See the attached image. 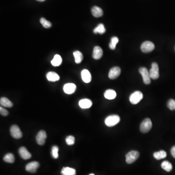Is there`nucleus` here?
<instances>
[{
  "instance_id": "1",
  "label": "nucleus",
  "mask_w": 175,
  "mask_h": 175,
  "mask_svg": "<svg viewBox=\"0 0 175 175\" xmlns=\"http://www.w3.org/2000/svg\"><path fill=\"white\" fill-rule=\"evenodd\" d=\"M120 121V118L117 115H111L107 117L105 119V124L107 126L112 127L118 124Z\"/></svg>"
},
{
  "instance_id": "34",
  "label": "nucleus",
  "mask_w": 175,
  "mask_h": 175,
  "mask_svg": "<svg viewBox=\"0 0 175 175\" xmlns=\"http://www.w3.org/2000/svg\"><path fill=\"white\" fill-rule=\"evenodd\" d=\"M171 155L172 156L175 158V146H174L172 148H171Z\"/></svg>"
},
{
  "instance_id": "20",
  "label": "nucleus",
  "mask_w": 175,
  "mask_h": 175,
  "mask_svg": "<svg viewBox=\"0 0 175 175\" xmlns=\"http://www.w3.org/2000/svg\"><path fill=\"white\" fill-rule=\"evenodd\" d=\"M62 58L60 56L56 55L54 56V58L51 61V64L52 66L55 67L59 66L62 63Z\"/></svg>"
},
{
  "instance_id": "30",
  "label": "nucleus",
  "mask_w": 175,
  "mask_h": 175,
  "mask_svg": "<svg viewBox=\"0 0 175 175\" xmlns=\"http://www.w3.org/2000/svg\"><path fill=\"white\" fill-rule=\"evenodd\" d=\"M59 148L57 146H54L52 148V155L54 159H57L58 157Z\"/></svg>"
},
{
  "instance_id": "11",
  "label": "nucleus",
  "mask_w": 175,
  "mask_h": 175,
  "mask_svg": "<svg viewBox=\"0 0 175 175\" xmlns=\"http://www.w3.org/2000/svg\"><path fill=\"white\" fill-rule=\"evenodd\" d=\"M76 86L74 83H67L64 85L63 91L65 93L68 95H71L76 91Z\"/></svg>"
},
{
  "instance_id": "18",
  "label": "nucleus",
  "mask_w": 175,
  "mask_h": 175,
  "mask_svg": "<svg viewBox=\"0 0 175 175\" xmlns=\"http://www.w3.org/2000/svg\"><path fill=\"white\" fill-rule=\"evenodd\" d=\"M46 77L48 80L51 82L57 81L60 79V76L53 72H48L46 75Z\"/></svg>"
},
{
  "instance_id": "22",
  "label": "nucleus",
  "mask_w": 175,
  "mask_h": 175,
  "mask_svg": "<svg viewBox=\"0 0 175 175\" xmlns=\"http://www.w3.org/2000/svg\"><path fill=\"white\" fill-rule=\"evenodd\" d=\"M0 104L2 106L6 107H11L13 106V103L6 97H2L0 99Z\"/></svg>"
},
{
  "instance_id": "6",
  "label": "nucleus",
  "mask_w": 175,
  "mask_h": 175,
  "mask_svg": "<svg viewBox=\"0 0 175 175\" xmlns=\"http://www.w3.org/2000/svg\"><path fill=\"white\" fill-rule=\"evenodd\" d=\"M150 76L152 80H157L159 77V68L158 65L156 62L152 64L151 68L150 70Z\"/></svg>"
},
{
  "instance_id": "9",
  "label": "nucleus",
  "mask_w": 175,
  "mask_h": 175,
  "mask_svg": "<svg viewBox=\"0 0 175 175\" xmlns=\"http://www.w3.org/2000/svg\"><path fill=\"white\" fill-rule=\"evenodd\" d=\"M47 138V134L44 130H41L37 133L36 136V141L40 146H42L45 144Z\"/></svg>"
},
{
  "instance_id": "4",
  "label": "nucleus",
  "mask_w": 175,
  "mask_h": 175,
  "mask_svg": "<svg viewBox=\"0 0 175 175\" xmlns=\"http://www.w3.org/2000/svg\"><path fill=\"white\" fill-rule=\"evenodd\" d=\"M143 98L142 93L140 91H136L132 93L130 97V103L133 105H136L140 102Z\"/></svg>"
},
{
  "instance_id": "36",
  "label": "nucleus",
  "mask_w": 175,
  "mask_h": 175,
  "mask_svg": "<svg viewBox=\"0 0 175 175\" xmlns=\"http://www.w3.org/2000/svg\"><path fill=\"white\" fill-rule=\"evenodd\" d=\"M95 175V174H90V175Z\"/></svg>"
},
{
  "instance_id": "7",
  "label": "nucleus",
  "mask_w": 175,
  "mask_h": 175,
  "mask_svg": "<svg viewBox=\"0 0 175 175\" xmlns=\"http://www.w3.org/2000/svg\"><path fill=\"white\" fill-rule=\"evenodd\" d=\"M155 49V45L153 42L150 41H146L142 44L141 49L142 52L148 53L151 52Z\"/></svg>"
},
{
  "instance_id": "27",
  "label": "nucleus",
  "mask_w": 175,
  "mask_h": 175,
  "mask_svg": "<svg viewBox=\"0 0 175 175\" xmlns=\"http://www.w3.org/2000/svg\"><path fill=\"white\" fill-rule=\"evenodd\" d=\"M4 161L8 163H13L15 161V157L14 155L12 153L6 154L4 158Z\"/></svg>"
},
{
  "instance_id": "17",
  "label": "nucleus",
  "mask_w": 175,
  "mask_h": 175,
  "mask_svg": "<svg viewBox=\"0 0 175 175\" xmlns=\"http://www.w3.org/2000/svg\"><path fill=\"white\" fill-rule=\"evenodd\" d=\"M91 13L95 17H101L103 16V11L100 7L95 6L91 8Z\"/></svg>"
},
{
  "instance_id": "29",
  "label": "nucleus",
  "mask_w": 175,
  "mask_h": 175,
  "mask_svg": "<svg viewBox=\"0 0 175 175\" xmlns=\"http://www.w3.org/2000/svg\"><path fill=\"white\" fill-rule=\"evenodd\" d=\"M40 22L43 26V27L45 28H50L52 26V24L50 21H47L44 18H41L40 20Z\"/></svg>"
},
{
  "instance_id": "14",
  "label": "nucleus",
  "mask_w": 175,
  "mask_h": 175,
  "mask_svg": "<svg viewBox=\"0 0 175 175\" xmlns=\"http://www.w3.org/2000/svg\"><path fill=\"white\" fill-rule=\"evenodd\" d=\"M19 153L21 157L23 160H28L31 158V154L29 153L25 147H20L19 150Z\"/></svg>"
},
{
  "instance_id": "8",
  "label": "nucleus",
  "mask_w": 175,
  "mask_h": 175,
  "mask_svg": "<svg viewBox=\"0 0 175 175\" xmlns=\"http://www.w3.org/2000/svg\"><path fill=\"white\" fill-rule=\"evenodd\" d=\"M10 131L12 136L15 139H20L22 137V132L20 130V128L16 125L12 126L11 127Z\"/></svg>"
},
{
  "instance_id": "15",
  "label": "nucleus",
  "mask_w": 175,
  "mask_h": 175,
  "mask_svg": "<svg viewBox=\"0 0 175 175\" xmlns=\"http://www.w3.org/2000/svg\"><path fill=\"white\" fill-rule=\"evenodd\" d=\"M81 77L85 83H90L91 80V76L90 72L87 69H84L81 72Z\"/></svg>"
},
{
  "instance_id": "13",
  "label": "nucleus",
  "mask_w": 175,
  "mask_h": 175,
  "mask_svg": "<svg viewBox=\"0 0 175 175\" xmlns=\"http://www.w3.org/2000/svg\"><path fill=\"white\" fill-rule=\"evenodd\" d=\"M103 52L100 47H95L93 49V53H92V57L95 60H99L103 56Z\"/></svg>"
},
{
  "instance_id": "28",
  "label": "nucleus",
  "mask_w": 175,
  "mask_h": 175,
  "mask_svg": "<svg viewBox=\"0 0 175 175\" xmlns=\"http://www.w3.org/2000/svg\"><path fill=\"white\" fill-rule=\"evenodd\" d=\"M119 40L118 38L116 37H113L111 39V41L109 45L110 48L111 50H115L116 48V46L117 44L118 43Z\"/></svg>"
},
{
  "instance_id": "16",
  "label": "nucleus",
  "mask_w": 175,
  "mask_h": 175,
  "mask_svg": "<svg viewBox=\"0 0 175 175\" xmlns=\"http://www.w3.org/2000/svg\"><path fill=\"white\" fill-rule=\"evenodd\" d=\"M92 102L89 99H82L79 102V105L82 109H89L92 106Z\"/></svg>"
},
{
  "instance_id": "32",
  "label": "nucleus",
  "mask_w": 175,
  "mask_h": 175,
  "mask_svg": "<svg viewBox=\"0 0 175 175\" xmlns=\"http://www.w3.org/2000/svg\"><path fill=\"white\" fill-rule=\"evenodd\" d=\"M167 107L171 111L175 110V100L174 99H170L167 102Z\"/></svg>"
},
{
  "instance_id": "26",
  "label": "nucleus",
  "mask_w": 175,
  "mask_h": 175,
  "mask_svg": "<svg viewBox=\"0 0 175 175\" xmlns=\"http://www.w3.org/2000/svg\"><path fill=\"white\" fill-rule=\"evenodd\" d=\"M161 166L162 169H164L166 171L168 172H170L172 169V165L171 163L168 161H165L162 162Z\"/></svg>"
},
{
  "instance_id": "21",
  "label": "nucleus",
  "mask_w": 175,
  "mask_h": 175,
  "mask_svg": "<svg viewBox=\"0 0 175 175\" xmlns=\"http://www.w3.org/2000/svg\"><path fill=\"white\" fill-rule=\"evenodd\" d=\"M153 156L156 160H160L165 159L167 156V153L165 151L161 150L156 152L153 154Z\"/></svg>"
},
{
  "instance_id": "19",
  "label": "nucleus",
  "mask_w": 175,
  "mask_h": 175,
  "mask_svg": "<svg viewBox=\"0 0 175 175\" xmlns=\"http://www.w3.org/2000/svg\"><path fill=\"white\" fill-rule=\"evenodd\" d=\"M104 96L106 99L112 100L116 97V93L114 90L109 89L105 91L104 93Z\"/></svg>"
},
{
  "instance_id": "35",
  "label": "nucleus",
  "mask_w": 175,
  "mask_h": 175,
  "mask_svg": "<svg viewBox=\"0 0 175 175\" xmlns=\"http://www.w3.org/2000/svg\"><path fill=\"white\" fill-rule=\"evenodd\" d=\"M37 1L39 2H43L45 1V0H37Z\"/></svg>"
},
{
  "instance_id": "2",
  "label": "nucleus",
  "mask_w": 175,
  "mask_h": 175,
  "mask_svg": "<svg viewBox=\"0 0 175 175\" xmlns=\"http://www.w3.org/2000/svg\"><path fill=\"white\" fill-rule=\"evenodd\" d=\"M152 123L150 118H146L142 121L140 125V130L142 133H146L149 132L151 129Z\"/></svg>"
},
{
  "instance_id": "31",
  "label": "nucleus",
  "mask_w": 175,
  "mask_h": 175,
  "mask_svg": "<svg viewBox=\"0 0 175 175\" xmlns=\"http://www.w3.org/2000/svg\"><path fill=\"white\" fill-rule=\"evenodd\" d=\"M66 142L69 146L74 145L75 142V138L73 136H69L66 138Z\"/></svg>"
},
{
  "instance_id": "10",
  "label": "nucleus",
  "mask_w": 175,
  "mask_h": 175,
  "mask_svg": "<svg viewBox=\"0 0 175 175\" xmlns=\"http://www.w3.org/2000/svg\"><path fill=\"white\" fill-rule=\"evenodd\" d=\"M121 69L118 67H114L110 70L109 74V77L111 80H115L120 76L121 74Z\"/></svg>"
},
{
  "instance_id": "3",
  "label": "nucleus",
  "mask_w": 175,
  "mask_h": 175,
  "mask_svg": "<svg viewBox=\"0 0 175 175\" xmlns=\"http://www.w3.org/2000/svg\"><path fill=\"white\" fill-rule=\"evenodd\" d=\"M139 152L137 151H131L127 153L126 155V161L128 164H131L136 161L139 157Z\"/></svg>"
},
{
  "instance_id": "24",
  "label": "nucleus",
  "mask_w": 175,
  "mask_h": 175,
  "mask_svg": "<svg viewBox=\"0 0 175 175\" xmlns=\"http://www.w3.org/2000/svg\"><path fill=\"white\" fill-rule=\"evenodd\" d=\"M74 57H75V62L77 64H80L81 62L83 59V55L81 52L79 51H76L73 53Z\"/></svg>"
},
{
  "instance_id": "33",
  "label": "nucleus",
  "mask_w": 175,
  "mask_h": 175,
  "mask_svg": "<svg viewBox=\"0 0 175 175\" xmlns=\"http://www.w3.org/2000/svg\"><path fill=\"white\" fill-rule=\"evenodd\" d=\"M0 113L2 115L4 116H6L8 115V112L7 110H5L2 107H0Z\"/></svg>"
},
{
  "instance_id": "12",
  "label": "nucleus",
  "mask_w": 175,
  "mask_h": 175,
  "mask_svg": "<svg viewBox=\"0 0 175 175\" xmlns=\"http://www.w3.org/2000/svg\"><path fill=\"white\" fill-rule=\"evenodd\" d=\"M39 166L40 165H39V162H37V161L30 162L26 166V170L30 173H35L37 168H39Z\"/></svg>"
},
{
  "instance_id": "25",
  "label": "nucleus",
  "mask_w": 175,
  "mask_h": 175,
  "mask_svg": "<svg viewBox=\"0 0 175 175\" xmlns=\"http://www.w3.org/2000/svg\"><path fill=\"white\" fill-rule=\"evenodd\" d=\"M106 32V29L104 25L100 23L98 25L97 27H95L93 30V33L95 34H103Z\"/></svg>"
},
{
  "instance_id": "5",
  "label": "nucleus",
  "mask_w": 175,
  "mask_h": 175,
  "mask_svg": "<svg viewBox=\"0 0 175 175\" xmlns=\"http://www.w3.org/2000/svg\"><path fill=\"white\" fill-rule=\"evenodd\" d=\"M139 72L142 75L144 81V83L146 85H148L151 83V77L150 72L147 68L145 67H141L139 69Z\"/></svg>"
},
{
  "instance_id": "23",
  "label": "nucleus",
  "mask_w": 175,
  "mask_h": 175,
  "mask_svg": "<svg viewBox=\"0 0 175 175\" xmlns=\"http://www.w3.org/2000/svg\"><path fill=\"white\" fill-rule=\"evenodd\" d=\"M61 174L63 175H75L76 171L74 168L64 167L61 171Z\"/></svg>"
}]
</instances>
